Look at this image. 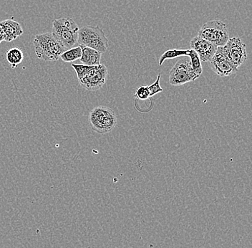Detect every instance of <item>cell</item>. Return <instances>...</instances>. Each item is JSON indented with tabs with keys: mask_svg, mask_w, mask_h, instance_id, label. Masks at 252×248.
Segmentation results:
<instances>
[{
	"mask_svg": "<svg viewBox=\"0 0 252 248\" xmlns=\"http://www.w3.org/2000/svg\"><path fill=\"white\" fill-rule=\"evenodd\" d=\"M34 52L39 59L45 62H55L60 59L64 47L50 33L37 35L33 40Z\"/></svg>",
	"mask_w": 252,
	"mask_h": 248,
	"instance_id": "6da1fadb",
	"label": "cell"
},
{
	"mask_svg": "<svg viewBox=\"0 0 252 248\" xmlns=\"http://www.w3.org/2000/svg\"><path fill=\"white\" fill-rule=\"evenodd\" d=\"M79 28L72 19L60 18L53 22L51 34L64 50L72 48L78 43Z\"/></svg>",
	"mask_w": 252,
	"mask_h": 248,
	"instance_id": "7a4b0ae2",
	"label": "cell"
},
{
	"mask_svg": "<svg viewBox=\"0 0 252 248\" xmlns=\"http://www.w3.org/2000/svg\"><path fill=\"white\" fill-rule=\"evenodd\" d=\"M88 121L94 132L104 134L111 132L116 127L117 116L111 108L100 106L91 110Z\"/></svg>",
	"mask_w": 252,
	"mask_h": 248,
	"instance_id": "3957f363",
	"label": "cell"
},
{
	"mask_svg": "<svg viewBox=\"0 0 252 248\" xmlns=\"http://www.w3.org/2000/svg\"><path fill=\"white\" fill-rule=\"evenodd\" d=\"M78 43L94 49L102 54L108 49V39L105 33L98 26L87 25L79 29Z\"/></svg>",
	"mask_w": 252,
	"mask_h": 248,
	"instance_id": "277c9868",
	"label": "cell"
},
{
	"mask_svg": "<svg viewBox=\"0 0 252 248\" xmlns=\"http://www.w3.org/2000/svg\"><path fill=\"white\" fill-rule=\"evenodd\" d=\"M198 36L217 47L224 46L229 39L226 24L217 20H210L204 24L198 31Z\"/></svg>",
	"mask_w": 252,
	"mask_h": 248,
	"instance_id": "5b68a950",
	"label": "cell"
},
{
	"mask_svg": "<svg viewBox=\"0 0 252 248\" xmlns=\"http://www.w3.org/2000/svg\"><path fill=\"white\" fill-rule=\"evenodd\" d=\"M199 75L193 71L190 58H184L178 61L170 71L169 83L174 86H179L194 81Z\"/></svg>",
	"mask_w": 252,
	"mask_h": 248,
	"instance_id": "8992f818",
	"label": "cell"
},
{
	"mask_svg": "<svg viewBox=\"0 0 252 248\" xmlns=\"http://www.w3.org/2000/svg\"><path fill=\"white\" fill-rule=\"evenodd\" d=\"M223 48L228 60L237 69L247 59V46L239 37L228 39Z\"/></svg>",
	"mask_w": 252,
	"mask_h": 248,
	"instance_id": "52a82bcc",
	"label": "cell"
},
{
	"mask_svg": "<svg viewBox=\"0 0 252 248\" xmlns=\"http://www.w3.org/2000/svg\"><path fill=\"white\" fill-rule=\"evenodd\" d=\"M212 70L220 77H227L237 72L238 69L228 60L223 46L218 47L215 54L209 61Z\"/></svg>",
	"mask_w": 252,
	"mask_h": 248,
	"instance_id": "ba28073f",
	"label": "cell"
},
{
	"mask_svg": "<svg viewBox=\"0 0 252 248\" xmlns=\"http://www.w3.org/2000/svg\"><path fill=\"white\" fill-rule=\"evenodd\" d=\"M108 73L106 66L103 64H100L96 66L94 70L84 78L79 80V82L82 87L88 91H96L100 89L105 84Z\"/></svg>",
	"mask_w": 252,
	"mask_h": 248,
	"instance_id": "9c48e42d",
	"label": "cell"
},
{
	"mask_svg": "<svg viewBox=\"0 0 252 248\" xmlns=\"http://www.w3.org/2000/svg\"><path fill=\"white\" fill-rule=\"evenodd\" d=\"M190 50H194L199 57L200 60L203 62H208L212 59L217 52L218 47L212 42L203 39L199 36L192 38L190 41Z\"/></svg>",
	"mask_w": 252,
	"mask_h": 248,
	"instance_id": "30bf717a",
	"label": "cell"
},
{
	"mask_svg": "<svg viewBox=\"0 0 252 248\" xmlns=\"http://www.w3.org/2000/svg\"><path fill=\"white\" fill-rule=\"evenodd\" d=\"M0 27L4 31V41L6 42H12L23 34V28L20 24L13 20L9 19L1 22Z\"/></svg>",
	"mask_w": 252,
	"mask_h": 248,
	"instance_id": "8fae6325",
	"label": "cell"
},
{
	"mask_svg": "<svg viewBox=\"0 0 252 248\" xmlns=\"http://www.w3.org/2000/svg\"><path fill=\"white\" fill-rule=\"evenodd\" d=\"M82 50V55L80 61L82 64L86 66H95L100 64L102 54L94 49L80 45Z\"/></svg>",
	"mask_w": 252,
	"mask_h": 248,
	"instance_id": "7c38bea8",
	"label": "cell"
},
{
	"mask_svg": "<svg viewBox=\"0 0 252 248\" xmlns=\"http://www.w3.org/2000/svg\"><path fill=\"white\" fill-rule=\"evenodd\" d=\"M7 62L12 69H15L18 65L23 62L24 59L23 52L18 47H12L7 50L6 53Z\"/></svg>",
	"mask_w": 252,
	"mask_h": 248,
	"instance_id": "4fadbf2b",
	"label": "cell"
},
{
	"mask_svg": "<svg viewBox=\"0 0 252 248\" xmlns=\"http://www.w3.org/2000/svg\"><path fill=\"white\" fill-rule=\"evenodd\" d=\"M190 50H180V49H170L165 51L159 59V66H161L166 60L174 59L181 56H189Z\"/></svg>",
	"mask_w": 252,
	"mask_h": 248,
	"instance_id": "5bb4252c",
	"label": "cell"
},
{
	"mask_svg": "<svg viewBox=\"0 0 252 248\" xmlns=\"http://www.w3.org/2000/svg\"><path fill=\"white\" fill-rule=\"evenodd\" d=\"M82 55L80 47H72L63 52L60 58L64 63H72L80 59Z\"/></svg>",
	"mask_w": 252,
	"mask_h": 248,
	"instance_id": "9a60e30c",
	"label": "cell"
},
{
	"mask_svg": "<svg viewBox=\"0 0 252 248\" xmlns=\"http://www.w3.org/2000/svg\"><path fill=\"white\" fill-rule=\"evenodd\" d=\"M190 57V63H191V67L193 71H194L195 73L198 75H201L203 72L202 66H201V61L200 60L199 57L196 54L194 50H190V54L189 55Z\"/></svg>",
	"mask_w": 252,
	"mask_h": 248,
	"instance_id": "2e32d148",
	"label": "cell"
},
{
	"mask_svg": "<svg viewBox=\"0 0 252 248\" xmlns=\"http://www.w3.org/2000/svg\"><path fill=\"white\" fill-rule=\"evenodd\" d=\"M95 66H86V65L83 64H72V69L76 72L78 80L86 76L88 74H89L91 71L94 70Z\"/></svg>",
	"mask_w": 252,
	"mask_h": 248,
	"instance_id": "e0dca14e",
	"label": "cell"
},
{
	"mask_svg": "<svg viewBox=\"0 0 252 248\" xmlns=\"http://www.w3.org/2000/svg\"><path fill=\"white\" fill-rule=\"evenodd\" d=\"M160 75L159 74L157 77V80L152 84L148 85L150 91V96H154L157 93L163 92V88L160 85Z\"/></svg>",
	"mask_w": 252,
	"mask_h": 248,
	"instance_id": "ac0fdd59",
	"label": "cell"
},
{
	"mask_svg": "<svg viewBox=\"0 0 252 248\" xmlns=\"http://www.w3.org/2000/svg\"><path fill=\"white\" fill-rule=\"evenodd\" d=\"M135 97L140 100H146L151 97L150 96V91L149 87L148 86H141L136 90V93L135 94Z\"/></svg>",
	"mask_w": 252,
	"mask_h": 248,
	"instance_id": "d6986e66",
	"label": "cell"
},
{
	"mask_svg": "<svg viewBox=\"0 0 252 248\" xmlns=\"http://www.w3.org/2000/svg\"><path fill=\"white\" fill-rule=\"evenodd\" d=\"M4 41V33L2 28L0 27V43Z\"/></svg>",
	"mask_w": 252,
	"mask_h": 248,
	"instance_id": "ffe728a7",
	"label": "cell"
}]
</instances>
